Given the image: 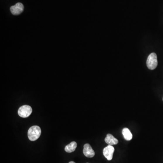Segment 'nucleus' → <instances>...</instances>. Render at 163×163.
<instances>
[{
	"mask_svg": "<svg viewBox=\"0 0 163 163\" xmlns=\"http://www.w3.org/2000/svg\"><path fill=\"white\" fill-rule=\"evenodd\" d=\"M69 163H76L75 162H73V161H70V162H69Z\"/></svg>",
	"mask_w": 163,
	"mask_h": 163,
	"instance_id": "9d476101",
	"label": "nucleus"
},
{
	"mask_svg": "<svg viewBox=\"0 0 163 163\" xmlns=\"http://www.w3.org/2000/svg\"></svg>",
	"mask_w": 163,
	"mask_h": 163,
	"instance_id": "9b49d317",
	"label": "nucleus"
},
{
	"mask_svg": "<svg viewBox=\"0 0 163 163\" xmlns=\"http://www.w3.org/2000/svg\"><path fill=\"white\" fill-rule=\"evenodd\" d=\"M83 153L84 155L87 158H92L95 155V152L89 144L84 145Z\"/></svg>",
	"mask_w": 163,
	"mask_h": 163,
	"instance_id": "423d86ee",
	"label": "nucleus"
},
{
	"mask_svg": "<svg viewBox=\"0 0 163 163\" xmlns=\"http://www.w3.org/2000/svg\"><path fill=\"white\" fill-rule=\"evenodd\" d=\"M146 65L149 69L154 70L155 69L158 65V60L156 54L152 53L150 54L147 58Z\"/></svg>",
	"mask_w": 163,
	"mask_h": 163,
	"instance_id": "f03ea898",
	"label": "nucleus"
},
{
	"mask_svg": "<svg viewBox=\"0 0 163 163\" xmlns=\"http://www.w3.org/2000/svg\"><path fill=\"white\" fill-rule=\"evenodd\" d=\"M122 135L124 136V138L126 140H131L132 139V135L131 132L128 128H124L122 130Z\"/></svg>",
	"mask_w": 163,
	"mask_h": 163,
	"instance_id": "1a4fd4ad",
	"label": "nucleus"
},
{
	"mask_svg": "<svg viewBox=\"0 0 163 163\" xmlns=\"http://www.w3.org/2000/svg\"><path fill=\"white\" fill-rule=\"evenodd\" d=\"M24 9L23 4L20 2L16 3L15 5L11 6L10 8L11 11L14 15H18L21 14Z\"/></svg>",
	"mask_w": 163,
	"mask_h": 163,
	"instance_id": "39448f33",
	"label": "nucleus"
},
{
	"mask_svg": "<svg viewBox=\"0 0 163 163\" xmlns=\"http://www.w3.org/2000/svg\"><path fill=\"white\" fill-rule=\"evenodd\" d=\"M115 149L112 145H108L103 149V154L108 160H111L113 158Z\"/></svg>",
	"mask_w": 163,
	"mask_h": 163,
	"instance_id": "20e7f679",
	"label": "nucleus"
},
{
	"mask_svg": "<svg viewBox=\"0 0 163 163\" xmlns=\"http://www.w3.org/2000/svg\"><path fill=\"white\" fill-rule=\"evenodd\" d=\"M105 142L108 145H116L118 143V140L115 138L111 134H108L105 139Z\"/></svg>",
	"mask_w": 163,
	"mask_h": 163,
	"instance_id": "0eeeda50",
	"label": "nucleus"
},
{
	"mask_svg": "<svg viewBox=\"0 0 163 163\" xmlns=\"http://www.w3.org/2000/svg\"><path fill=\"white\" fill-rule=\"evenodd\" d=\"M41 130L40 127L34 126L30 128L28 131V138L31 141H35L41 135Z\"/></svg>",
	"mask_w": 163,
	"mask_h": 163,
	"instance_id": "f257e3e1",
	"label": "nucleus"
},
{
	"mask_svg": "<svg viewBox=\"0 0 163 163\" xmlns=\"http://www.w3.org/2000/svg\"></svg>",
	"mask_w": 163,
	"mask_h": 163,
	"instance_id": "f8f14e48",
	"label": "nucleus"
},
{
	"mask_svg": "<svg viewBox=\"0 0 163 163\" xmlns=\"http://www.w3.org/2000/svg\"><path fill=\"white\" fill-rule=\"evenodd\" d=\"M32 112V109L31 107L29 105H23L19 108L18 111V115L20 117L26 118L31 115Z\"/></svg>",
	"mask_w": 163,
	"mask_h": 163,
	"instance_id": "7ed1b4c3",
	"label": "nucleus"
},
{
	"mask_svg": "<svg viewBox=\"0 0 163 163\" xmlns=\"http://www.w3.org/2000/svg\"><path fill=\"white\" fill-rule=\"evenodd\" d=\"M77 146V144L75 141H73L65 146V151L67 153H72L75 151Z\"/></svg>",
	"mask_w": 163,
	"mask_h": 163,
	"instance_id": "6e6552de",
	"label": "nucleus"
}]
</instances>
